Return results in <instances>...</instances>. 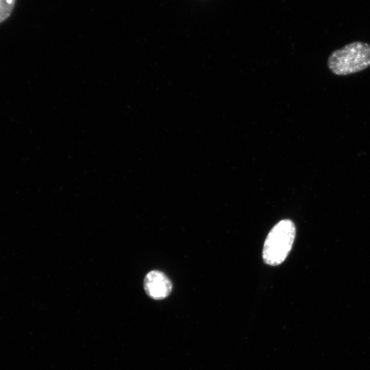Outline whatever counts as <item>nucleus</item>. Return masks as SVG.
Masks as SVG:
<instances>
[{"label":"nucleus","instance_id":"nucleus-1","mask_svg":"<svg viewBox=\"0 0 370 370\" xmlns=\"http://www.w3.org/2000/svg\"><path fill=\"white\" fill-rule=\"evenodd\" d=\"M327 66L334 75H348L370 66V45L362 41L348 43L331 52Z\"/></svg>","mask_w":370,"mask_h":370},{"label":"nucleus","instance_id":"nucleus-3","mask_svg":"<svg viewBox=\"0 0 370 370\" xmlns=\"http://www.w3.org/2000/svg\"><path fill=\"white\" fill-rule=\"evenodd\" d=\"M144 288L146 293L152 299L166 298L172 291V283L162 271H151L145 277Z\"/></svg>","mask_w":370,"mask_h":370},{"label":"nucleus","instance_id":"nucleus-4","mask_svg":"<svg viewBox=\"0 0 370 370\" xmlns=\"http://www.w3.org/2000/svg\"><path fill=\"white\" fill-rule=\"evenodd\" d=\"M16 0H0V23L8 19L12 14Z\"/></svg>","mask_w":370,"mask_h":370},{"label":"nucleus","instance_id":"nucleus-2","mask_svg":"<svg viewBox=\"0 0 370 370\" xmlns=\"http://www.w3.org/2000/svg\"><path fill=\"white\" fill-rule=\"evenodd\" d=\"M295 234V225L290 219H283L275 224L264 243V262L271 266H277L283 262L293 247Z\"/></svg>","mask_w":370,"mask_h":370}]
</instances>
